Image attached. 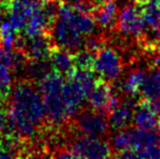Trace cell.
<instances>
[{
    "label": "cell",
    "instance_id": "6da1fadb",
    "mask_svg": "<svg viewBox=\"0 0 160 159\" xmlns=\"http://www.w3.org/2000/svg\"><path fill=\"white\" fill-rule=\"evenodd\" d=\"M8 97L6 113L10 135L22 140L34 137L46 120L39 89L33 82L22 79L12 85Z\"/></svg>",
    "mask_w": 160,
    "mask_h": 159
},
{
    "label": "cell",
    "instance_id": "7a4b0ae2",
    "mask_svg": "<svg viewBox=\"0 0 160 159\" xmlns=\"http://www.w3.org/2000/svg\"><path fill=\"white\" fill-rule=\"evenodd\" d=\"M110 146L121 158H160V137L156 130L125 127L116 131Z\"/></svg>",
    "mask_w": 160,
    "mask_h": 159
},
{
    "label": "cell",
    "instance_id": "3957f363",
    "mask_svg": "<svg viewBox=\"0 0 160 159\" xmlns=\"http://www.w3.org/2000/svg\"><path fill=\"white\" fill-rule=\"evenodd\" d=\"M64 77L59 73L50 72L38 82L45 109V118L52 127H60L76 115L69 105L63 93Z\"/></svg>",
    "mask_w": 160,
    "mask_h": 159
},
{
    "label": "cell",
    "instance_id": "277c9868",
    "mask_svg": "<svg viewBox=\"0 0 160 159\" xmlns=\"http://www.w3.org/2000/svg\"><path fill=\"white\" fill-rule=\"evenodd\" d=\"M50 38L53 46L75 52L84 44V35L75 20V9L63 2L59 4L55 20L50 26Z\"/></svg>",
    "mask_w": 160,
    "mask_h": 159
},
{
    "label": "cell",
    "instance_id": "5b68a950",
    "mask_svg": "<svg viewBox=\"0 0 160 159\" xmlns=\"http://www.w3.org/2000/svg\"><path fill=\"white\" fill-rule=\"evenodd\" d=\"M92 70L102 81L116 82L123 72L122 58L114 48L102 45L95 52Z\"/></svg>",
    "mask_w": 160,
    "mask_h": 159
},
{
    "label": "cell",
    "instance_id": "8992f818",
    "mask_svg": "<svg viewBox=\"0 0 160 159\" xmlns=\"http://www.w3.org/2000/svg\"><path fill=\"white\" fill-rule=\"evenodd\" d=\"M116 26L118 31L125 37L141 38L147 32V26L144 21L142 6L130 2L119 9Z\"/></svg>",
    "mask_w": 160,
    "mask_h": 159
},
{
    "label": "cell",
    "instance_id": "52a82bcc",
    "mask_svg": "<svg viewBox=\"0 0 160 159\" xmlns=\"http://www.w3.org/2000/svg\"><path fill=\"white\" fill-rule=\"evenodd\" d=\"M67 151L73 158L102 159L111 156L112 148L102 137L82 135L72 141Z\"/></svg>",
    "mask_w": 160,
    "mask_h": 159
},
{
    "label": "cell",
    "instance_id": "ba28073f",
    "mask_svg": "<svg viewBox=\"0 0 160 159\" xmlns=\"http://www.w3.org/2000/svg\"><path fill=\"white\" fill-rule=\"evenodd\" d=\"M75 127L82 135L105 137L110 130L109 121L103 112L85 110L76 116Z\"/></svg>",
    "mask_w": 160,
    "mask_h": 159
},
{
    "label": "cell",
    "instance_id": "9c48e42d",
    "mask_svg": "<svg viewBox=\"0 0 160 159\" xmlns=\"http://www.w3.org/2000/svg\"><path fill=\"white\" fill-rule=\"evenodd\" d=\"M86 102L93 110L106 113L114 108L121 100L119 99L109 82L101 80L97 81L96 84L88 92Z\"/></svg>",
    "mask_w": 160,
    "mask_h": 159
},
{
    "label": "cell",
    "instance_id": "30bf717a",
    "mask_svg": "<svg viewBox=\"0 0 160 159\" xmlns=\"http://www.w3.org/2000/svg\"><path fill=\"white\" fill-rule=\"evenodd\" d=\"M14 48L21 49L30 59L42 60L49 59L53 44L50 37L42 33L33 36L23 35V37H18Z\"/></svg>",
    "mask_w": 160,
    "mask_h": 159
},
{
    "label": "cell",
    "instance_id": "8fae6325",
    "mask_svg": "<svg viewBox=\"0 0 160 159\" xmlns=\"http://www.w3.org/2000/svg\"><path fill=\"white\" fill-rule=\"evenodd\" d=\"M159 120L160 116L158 111L150 102L144 100L134 106L132 122L137 129L144 131H154L158 129Z\"/></svg>",
    "mask_w": 160,
    "mask_h": 159
},
{
    "label": "cell",
    "instance_id": "7c38bea8",
    "mask_svg": "<svg viewBox=\"0 0 160 159\" xmlns=\"http://www.w3.org/2000/svg\"><path fill=\"white\" fill-rule=\"evenodd\" d=\"M134 102L133 98H125V100L120 102L114 108L109 111V121L110 129L113 131H120L128 127V125L132 122L133 109H134Z\"/></svg>",
    "mask_w": 160,
    "mask_h": 159
},
{
    "label": "cell",
    "instance_id": "4fadbf2b",
    "mask_svg": "<svg viewBox=\"0 0 160 159\" xmlns=\"http://www.w3.org/2000/svg\"><path fill=\"white\" fill-rule=\"evenodd\" d=\"M144 100L154 105L160 99V68L152 67L145 71L141 91Z\"/></svg>",
    "mask_w": 160,
    "mask_h": 159
},
{
    "label": "cell",
    "instance_id": "5bb4252c",
    "mask_svg": "<svg viewBox=\"0 0 160 159\" xmlns=\"http://www.w3.org/2000/svg\"><path fill=\"white\" fill-rule=\"evenodd\" d=\"M119 7L116 1H105L94 8L93 17L97 26L102 30H110L116 25Z\"/></svg>",
    "mask_w": 160,
    "mask_h": 159
},
{
    "label": "cell",
    "instance_id": "9a60e30c",
    "mask_svg": "<svg viewBox=\"0 0 160 159\" xmlns=\"http://www.w3.org/2000/svg\"><path fill=\"white\" fill-rule=\"evenodd\" d=\"M49 61L55 72L61 75H68L69 77L73 70L75 69L74 64V55L71 51L62 48H53L49 56Z\"/></svg>",
    "mask_w": 160,
    "mask_h": 159
},
{
    "label": "cell",
    "instance_id": "2e32d148",
    "mask_svg": "<svg viewBox=\"0 0 160 159\" xmlns=\"http://www.w3.org/2000/svg\"><path fill=\"white\" fill-rule=\"evenodd\" d=\"M13 71L11 68L9 50L0 47V102L8 97L13 82Z\"/></svg>",
    "mask_w": 160,
    "mask_h": 159
},
{
    "label": "cell",
    "instance_id": "e0dca14e",
    "mask_svg": "<svg viewBox=\"0 0 160 159\" xmlns=\"http://www.w3.org/2000/svg\"><path fill=\"white\" fill-rule=\"evenodd\" d=\"M142 13L146 26L150 30L156 42L160 37V2L157 0L144 2L142 6Z\"/></svg>",
    "mask_w": 160,
    "mask_h": 159
},
{
    "label": "cell",
    "instance_id": "ac0fdd59",
    "mask_svg": "<svg viewBox=\"0 0 160 159\" xmlns=\"http://www.w3.org/2000/svg\"><path fill=\"white\" fill-rule=\"evenodd\" d=\"M145 71L142 68H135L127 74L120 84V91L127 97L134 98L141 91L142 83H143Z\"/></svg>",
    "mask_w": 160,
    "mask_h": 159
},
{
    "label": "cell",
    "instance_id": "d6986e66",
    "mask_svg": "<svg viewBox=\"0 0 160 159\" xmlns=\"http://www.w3.org/2000/svg\"><path fill=\"white\" fill-rule=\"evenodd\" d=\"M52 71V67H51L49 59H30L28 67H26L24 79H28L31 82H39Z\"/></svg>",
    "mask_w": 160,
    "mask_h": 159
},
{
    "label": "cell",
    "instance_id": "ffe728a7",
    "mask_svg": "<svg viewBox=\"0 0 160 159\" xmlns=\"http://www.w3.org/2000/svg\"><path fill=\"white\" fill-rule=\"evenodd\" d=\"M95 52L87 50V49H78L74 53V64L75 69H83V70H92L94 63Z\"/></svg>",
    "mask_w": 160,
    "mask_h": 159
},
{
    "label": "cell",
    "instance_id": "44dd1931",
    "mask_svg": "<svg viewBox=\"0 0 160 159\" xmlns=\"http://www.w3.org/2000/svg\"><path fill=\"white\" fill-rule=\"evenodd\" d=\"M102 46V42H101L100 37L96 36L95 33L89 36L85 37L84 39V44H83V47L87 50L92 51V52H96L100 47Z\"/></svg>",
    "mask_w": 160,
    "mask_h": 159
},
{
    "label": "cell",
    "instance_id": "7402d4cb",
    "mask_svg": "<svg viewBox=\"0 0 160 159\" xmlns=\"http://www.w3.org/2000/svg\"><path fill=\"white\" fill-rule=\"evenodd\" d=\"M10 0H0V23L8 19Z\"/></svg>",
    "mask_w": 160,
    "mask_h": 159
},
{
    "label": "cell",
    "instance_id": "603a6c76",
    "mask_svg": "<svg viewBox=\"0 0 160 159\" xmlns=\"http://www.w3.org/2000/svg\"><path fill=\"white\" fill-rule=\"evenodd\" d=\"M155 52L160 57V37L155 42Z\"/></svg>",
    "mask_w": 160,
    "mask_h": 159
},
{
    "label": "cell",
    "instance_id": "cb8c5ba5",
    "mask_svg": "<svg viewBox=\"0 0 160 159\" xmlns=\"http://www.w3.org/2000/svg\"><path fill=\"white\" fill-rule=\"evenodd\" d=\"M154 107L156 108V110L158 111V113H159V116H160V99L158 100V102H156L154 104Z\"/></svg>",
    "mask_w": 160,
    "mask_h": 159
},
{
    "label": "cell",
    "instance_id": "d4e9b609",
    "mask_svg": "<svg viewBox=\"0 0 160 159\" xmlns=\"http://www.w3.org/2000/svg\"><path fill=\"white\" fill-rule=\"evenodd\" d=\"M99 2H105V1H116V0H97Z\"/></svg>",
    "mask_w": 160,
    "mask_h": 159
},
{
    "label": "cell",
    "instance_id": "484cf974",
    "mask_svg": "<svg viewBox=\"0 0 160 159\" xmlns=\"http://www.w3.org/2000/svg\"><path fill=\"white\" fill-rule=\"evenodd\" d=\"M157 132H158V134H159V137H160V127H158V130H157Z\"/></svg>",
    "mask_w": 160,
    "mask_h": 159
}]
</instances>
